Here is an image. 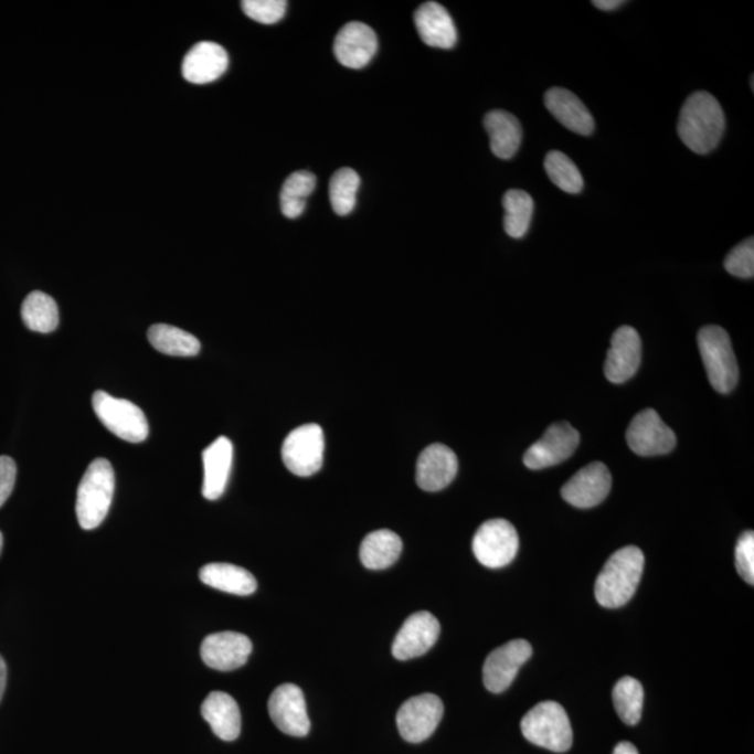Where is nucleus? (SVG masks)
<instances>
[{
  "label": "nucleus",
  "mask_w": 754,
  "mask_h": 754,
  "mask_svg": "<svg viewBox=\"0 0 754 754\" xmlns=\"http://www.w3.org/2000/svg\"><path fill=\"white\" fill-rule=\"evenodd\" d=\"M725 131L724 110L707 92L692 94L680 110L678 135L695 155H709L720 145Z\"/></svg>",
  "instance_id": "f257e3e1"
},
{
  "label": "nucleus",
  "mask_w": 754,
  "mask_h": 754,
  "mask_svg": "<svg viewBox=\"0 0 754 754\" xmlns=\"http://www.w3.org/2000/svg\"><path fill=\"white\" fill-rule=\"evenodd\" d=\"M645 571V553L637 546H625L616 551L605 563L595 583V598L604 608H620L626 605L639 587Z\"/></svg>",
  "instance_id": "f03ea898"
},
{
  "label": "nucleus",
  "mask_w": 754,
  "mask_h": 754,
  "mask_svg": "<svg viewBox=\"0 0 754 754\" xmlns=\"http://www.w3.org/2000/svg\"><path fill=\"white\" fill-rule=\"evenodd\" d=\"M114 492V468L107 458H97L89 464L77 488L76 514L83 530H94L103 523Z\"/></svg>",
  "instance_id": "7ed1b4c3"
},
{
  "label": "nucleus",
  "mask_w": 754,
  "mask_h": 754,
  "mask_svg": "<svg viewBox=\"0 0 754 754\" xmlns=\"http://www.w3.org/2000/svg\"><path fill=\"white\" fill-rule=\"evenodd\" d=\"M527 741L555 753L567 752L573 745L571 720L555 701H542L521 720Z\"/></svg>",
  "instance_id": "20e7f679"
},
{
  "label": "nucleus",
  "mask_w": 754,
  "mask_h": 754,
  "mask_svg": "<svg viewBox=\"0 0 754 754\" xmlns=\"http://www.w3.org/2000/svg\"><path fill=\"white\" fill-rule=\"evenodd\" d=\"M698 341L711 386L721 394L732 392L740 379V368L730 336L720 326H705L699 331Z\"/></svg>",
  "instance_id": "39448f33"
},
{
  "label": "nucleus",
  "mask_w": 754,
  "mask_h": 754,
  "mask_svg": "<svg viewBox=\"0 0 754 754\" xmlns=\"http://www.w3.org/2000/svg\"><path fill=\"white\" fill-rule=\"evenodd\" d=\"M93 408L105 428L123 440L141 443L150 434L144 411L128 400L115 399L99 390L93 395Z\"/></svg>",
  "instance_id": "423d86ee"
},
{
  "label": "nucleus",
  "mask_w": 754,
  "mask_h": 754,
  "mask_svg": "<svg viewBox=\"0 0 754 754\" xmlns=\"http://www.w3.org/2000/svg\"><path fill=\"white\" fill-rule=\"evenodd\" d=\"M288 471L298 477H312L323 466L325 434L318 424H306L286 437L282 449Z\"/></svg>",
  "instance_id": "0eeeda50"
},
{
  "label": "nucleus",
  "mask_w": 754,
  "mask_h": 754,
  "mask_svg": "<svg viewBox=\"0 0 754 754\" xmlns=\"http://www.w3.org/2000/svg\"><path fill=\"white\" fill-rule=\"evenodd\" d=\"M472 551L485 567H505L514 561L519 551V535L508 520H489L479 527L474 537Z\"/></svg>",
  "instance_id": "6e6552de"
},
{
  "label": "nucleus",
  "mask_w": 754,
  "mask_h": 754,
  "mask_svg": "<svg viewBox=\"0 0 754 754\" xmlns=\"http://www.w3.org/2000/svg\"><path fill=\"white\" fill-rule=\"evenodd\" d=\"M627 445L637 456L668 455L677 446V436L663 424L656 410L647 408L637 414L626 432Z\"/></svg>",
  "instance_id": "1a4fd4ad"
},
{
  "label": "nucleus",
  "mask_w": 754,
  "mask_h": 754,
  "mask_svg": "<svg viewBox=\"0 0 754 754\" xmlns=\"http://www.w3.org/2000/svg\"><path fill=\"white\" fill-rule=\"evenodd\" d=\"M445 713L440 698L424 693L405 701L397 713L400 735L411 743H421L436 731Z\"/></svg>",
  "instance_id": "9d476101"
},
{
  "label": "nucleus",
  "mask_w": 754,
  "mask_h": 754,
  "mask_svg": "<svg viewBox=\"0 0 754 754\" xmlns=\"http://www.w3.org/2000/svg\"><path fill=\"white\" fill-rule=\"evenodd\" d=\"M580 443V434L569 422H556L544 436L525 452L524 464L530 469L557 466L573 456Z\"/></svg>",
  "instance_id": "9b49d317"
},
{
  "label": "nucleus",
  "mask_w": 754,
  "mask_h": 754,
  "mask_svg": "<svg viewBox=\"0 0 754 754\" xmlns=\"http://www.w3.org/2000/svg\"><path fill=\"white\" fill-rule=\"evenodd\" d=\"M532 656V647L527 640H513L489 654L484 666L485 688L492 693H502L513 683L520 668Z\"/></svg>",
  "instance_id": "f8f14e48"
},
{
  "label": "nucleus",
  "mask_w": 754,
  "mask_h": 754,
  "mask_svg": "<svg viewBox=\"0 0 754 754\" xmlns=\"http://www.w3.org/2000/svg\"><path fill=\"white\" fill-rule=\"evenodd\" d=\"M268 713L284 734L297 737L309 734L310 720L305 695L297 684L286 683L274 690L268 700Z\"/></svg>",
  "instance_id": "ddd939ff"
},
{
  "label": "nucleus",
  "mask_w": 754,
  "mask_h": 754,
  "mask_svg": "<svg viewBox=\"0 0 754 754\" xmlns=\"http://www.w3.org/2000/svg\"><path fill=\"white\" fill-rule=\"evenodd\" d=\"M612 488V476L604 463L588 464L569 479L562 498L578 509H592L603 503Z\"/></svg>",
  "instance_id": "4468645a"
},
{
  "label": "nucleus",
  "mask_w": 754,
  "mask_h": 754,
  "mask_svg": "<svg viewBox=\"0 0 754 754\" xmlns=\"http://www.w3.org/2000/svg\"><path fill=\"white\" fill-rule=\"evenodd\" d=\"M440 635L439 620L429 612H416L404 622L395 636L392 652L400 661L424 656L435 646Z\"/></svg>",
  "instance_id": "2eb2a0df"
},
{
  "label": "nucleus",
  "mask_w": 754,
  "mask_h": 754,
  "mask_svg": "<svg viewBox=\"0 0 754 754\" xmlns=\"http://www.w3.org/2000/svg\"><path fill=\"white\" fill-rule=\"evenodd\" d=\"M252 650L249 637L242 633L221 631L205 637L200 656L205 666L226 672L244 667Z\"/></svg>",
  "instance_id": "dca6fc26"
},
{
  "label": "nucleus",
  "mask_w": 754,
  "mask_h": 754,
  "mask_svg": "<svg viewBox=\"0 0 754 754\" xmlns=\"http://www.w3.org/2000/svg\"><path fill=\"white\" fill-rule=\"evenodd\" d=\"M641 340L630 326H622L612 336L610 348L605 361V376L615 384L625 383L639 371Z\"/></svg>",
  "instance_id": "f3484780"
},
{
  "label": "nucleus",
  "mask_w": 754,
  "mask_h": 754,
  "mask_svg": "<svg viewBox=\"0 0 754 754\" xmlns=\"http://www.w3.org/2000/svg\"><path fill=\"white\" fill-rule=\"evenodd\" d=\"M458 471L455 452L440 443H434L421 453L416 463V484L426 492H439L449 487Z\"/></svg>",
  "instance_id": "a211bd4d"
},
{
  "label": "nucleus",
  "mask_w": 754,
  "mask_h": 754,
  "mask_svg": "<svg viewBox=\"0 0 754 754\" xmlns=\"http://www.w3.org/2000/svg\"><path fill=\"white\" fill-rule=\"evenodd\" d=\"M378 51V36L369 25L348 23L337 34L334 55L342 66L362 68L373 60Z\"/></svg>",
  "instance_id": "6ab92c4d"
},
{
  "label": "nucleus",
  "mask_w": 754,
  "mask_h": 754,
  "mask_svg": "<svg viewBox=\"0 0 754 754\" xmlns=\"http://www.w3.org/2000/svg\"><path fill=\"white\" fill-rule=\"evenodd\" d=\"M230 65V57L223 46L203 41L194 45L184 56L182 75L189 83L209 84L219 81Z\"/></svg>",
  "instance_id": "aec40b11"
},
{
  "label": "nucleus",
  "mask_w": 754,
  "mask_h": 754,
  "mask_svg": "<svg viewBox=\"0 0 754 754\" xmlns=\"http://www.w3.org/2000/svg\"><path fill=\"white\" fill-rule=\"evenodd\" d=\"M421 40L432 49L452 50L457 44V30L452 15L442 4H422L414 15Z\"/></svg>",
  "instance_id": "412c9836"
},
{
  "label": "nucleus",
  "mask_w": 754,
  "mask_h": 754,
  "mask_svg": "<svg viewBox=\"0 0 754 754\" xmlns=\"http://www.w3.org/2000/svg\"><path fill=\"white\" fill-rule=\"evenodd\" d=\"M545 107L564 128L582 136L593 135L592 113L577 96L566 88L553 87L545 94Z\"/></svg>",
  "instance_id": "4be33fe9"
},
{
  "label": "nucleus",
  "mask_w": 754,
  "mask_h": 754,
  "mask_svg": "<svg viewBox=\"0 0 754 754\" xmlns=\"http://www.w3.org/2000/svg\"><path fill=\"white\" fill-rule=\"evenodd\" d=\"M234 447L229 437L221 436L203 452V497L217 500L223 497L229 484Z\"/></svg>",
  "instance_id": "5701e85b"
},
{
  "label": "nucleus",
  "mask_w": 754,
  "mask_h": 754,
  "mask_svg": "<svg viewBox=\"0 0 754 754\" xmlns=\"http://www.w3.org/2000/svg\"><path fill=\"white\" fill-rule=\"evenodd\" d=\"M202 715L220 740H238L242 726L241 711L232 695L224 692L210 693L203 701Z\"/></svg>",
  "instance_id": "b1692460"
},
{
  "label": "nucleus",
  "mask_w": 754,
  "mask_h": 754,
  "mask_svg": "<svg viewBox=\"0 0 754 754\" xmlns=\"http://www.w3.org/2000/svg\"><path fill=\"white\" fill-rule=\"evenodd\" d=\"M490 139V150L500 160L516 156L523 140V128L514 115L502 109L490 110L484 119Z\"/></svg>",
  "instance_id": "393cba45"
},
{
  "label": "nucleus",
  "mask_w": 754,
  "mask_h": 754,
  "mask_svg": "<svg viewBox=\"0 0 754 754\" xmlns=\"http://www.w3.org/2000/svg\"><path fill=\"white\" fill-rule=\"evenodd\" d=\"M200 580L211 588L235 595H251L256 592L257 582L246 569L230 563H210L200 569Z\"/></svg>",
  "instance_id": "a878e982"
},
{
  "label": "nucleus",
  "mask_w": 754,
  "mask_h": 754,
  "mask_svg": "<svg viewBox=\"0 0 754 754\" xmlns=\"http://www.w3.org/2000/svg\"><path fill=\"white\" fill-rule=\"evenodd\" d=\"M403 552V541L390 530L373 531L362 541L360 556L363 566L383 571L393 566Z\"/></svg>",
  "instance_id": "bb28decb"
},
{
  "label": "nucleus",
  "mask_w": 754,
  "mask_h": 754,
  "mask_svg": "<svg viewBox=\"0 0 754 754\" xmlns=\"http://www.w3.org/2000/svg\"><path fill=\"white\" fill-rule=\"evenodd\" d=\"M21 318L30 330L49 334L60 326V308L50 295L34 291L21 305Z\"/></svg>",
  "instance_id": "cd10ccee"
},
{
  "label": "nucleus",
  "mask_w": 754,
  "mask_h": 754,
  "mask_svg": "<svg viewBox=\"0 0 754 754\" xmlns=\"http://www.w3.org/2000/svg\"><path fill=\"white\" fill-rule=\"evenodd\" d=\"M149 341L157 351L171 357H194L200 352V341L176 326L155 325L149 329Z\"/></svg>",
  "instance_id": "c85d7f7f"
},
{
  "label": "nucleus",
  "mask_w": 754,
  "mask_h": 754,
  "mask_svg": "<svg viewBox=\"0 0 754 754\" xmlns=\"http://www.w3.org/2000/svg\"><path fill=\"white\" fill-rule=\"evenodd\" d=\"M505 231L511 238L520 240L530 230L532 215H534V200L529 193L511 189L503 197Z\"/></svg>",
  "instance_id": "c756f323"
},
{
  "label": "nucleus",
  "mask_w": 754,
  "mask_h": 754,
  "mask_svg": "<svg viewBox=\"0 0 754 754\" xmlns=\"http://www.w3.org/2000/svg\"><path fill=\"white\" fill-rule=\"evenodd\" d=\"M316 188V177L308 171L291 173L284 182L279 204L283 214L287 219H298L304 213L306 200L312 194Z\"/></svg>",
  "instance_id": "7c9ffc66"
},
{
  "label": "nucleus",
  "mask_w": 754,
  "mask_h": 754,
  "mask_svg": "<svg viewBox=\"0 0 754 754\" xmlns=\"http://www.w3.org/2000/svg\"><path fill=\"white\" fill-rule=\"evenodd\" d=\"M614 705L620 720L627 725H637L641 720L645 704V689L639 680L630 677L622 678L614 688Z\"/></svg>",
  "instance_id": "2f4dec72"
},
{
  "label": "nucleus",
  "mask_w": 754,
  "mask_h": 754,
  "mask_svg": "<svg viewBox=\"0 0 754 754\" xmlns=\"http://www.w3.org/2000/svg\"><path fill=\"white\" fill-rule=\"evenodd\" d=\"M545 171L561 191L578 194L583 191L584 179L576 163L562 151H550L545 157Z\"/></svg>",
  "instance_id": "473e14b6"
},
{
  "label": "nucleus",
  "mask_w": 754,
  "mask_h": 754,
  "mask_svg": "<svg viewBox=\"0 0 754 754\" xmlns=\"http://www.w3.org/2000/svg\"><path fill=\"white\" fill-rule=\"evenodd\" d=\"M361 178L351 168H341L330 179V203L336 214L348 215L357 204V193Z\"/></svg>",
  "instance_id": "72a5a7b5"
},
{
  "label": "nucleus",
  "mask_w": 754,
  "mask_h": 754,
  "mask_svg": "<svg viewBox=\"0 0 754 754\" xmlns=\"http://www.w3.org/2000/svg\"><path fill=\"white\" fill-rule=\"evenodd\" d=\"M286 0H244L242 10L247 18L262 24H274L282 20L287 12Z\"/></svg>",
  "instance_id": "f704fd0d"
},
{
  "label": "nucleus",
  "mask_w": 754,
  "mask_h": 754,
  "mask_svg": "<svg viewBox=\"0 0 754 754\" xmlns=\"http://www.w3.org/2000/svg\"><path fill=\"white\" fill-rule=\"evenodd\" d=\"M725 270L737 278L754 276V240L748 238L734 247L725 258Z\"/></svg>",
  "instance_id": "c9c22d12"
},
{
  "label": "nucleus",
  "mask_w": 754,
  "mask_h": 754,
  "mask_svg": "<svg viewBox=\"0 0 754 754\" xmlns=\"http://www.w3.org/2000/svg\"><path fill=\"white\" fill-rule=\"evenodd\" d=\"M736 571L747 584H754V534L743 532L735 548Z\"/></svg>",
  "instance_id": "e433bc0d"
},
{
  "label": "nucleus",
  "mask_w": 754,
  "mask_h": 754,
  "mask_svg": "<svg viewBox=\"0 0 754 754\" xmlns=\"http://www.w3.org/2000/svg\"><path fill=\"white\" fill-rule=\"evenodd\" d=\"M15 477H18V467H15L13 458L0 456V508L7 503L10 495H12Z\"/></svg>",
  "instance_id": "4c0bfd02"
},
{
  "label": "nucleus",
  "mask_w": 754,
  "mask_h": 754,
  "mask_svg": "<svg viewBox=\"0 0 754 754\" xmlns=\"http://www.w3.org/2000/svg\"><path fill=\"white\" fill-rule=\"evenodd\" d=\"M594 7L599 9V10H605V12H610V10H615L622 7V4H625L624 0H594L593 2Z\"/></svg>",
  "instance_id": "58836bf2"
},
{
  "label": "nucleus",
  "mask_w": 754,
  "mask_h": 754,
  "mask_svg": "<svg viewBox=\"0 0 754 754\" xmlns=\"http://www.w3.org/2000/svg\"><path fill=\"white\" fill-rule=\"evenodd\" d=\"M8 667L2 656H0V701H2L4 689H7Z\"/></svg>",
  "instance_id": "ea45409f"
},
{
  "label": "nucleus",
  "mask_w": 754,
  "mask_h": 754,
  "mask_svg": "<svg viewBox=\"0 0 754 754\" xmlns=\"http://www.w3.org/2000/svg\"><path fill=\"white\" fill-rule=\"evenodd\" d=\"M612 754H639V751L630 742H620L619 745L615 746Z\"/></svg>",
  "instance_id": "a19ab883"
},
{
  "label": "nucleus",
  "mask_w": 754,
  "mask_h": 754,
  "mask_svg": "<svg viewBox=\"0 0 754 754\" xmlns=\"http://www.w3.org/2000/svg\"><path fill=\"white\" fill-rule=\"evenodd\" d=\"M3 550V535L2 532H0V553H2Z\"/></svg>",
  "instance_id": "79ce46f5"
}]
</instances>
